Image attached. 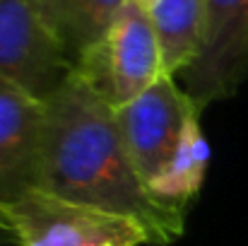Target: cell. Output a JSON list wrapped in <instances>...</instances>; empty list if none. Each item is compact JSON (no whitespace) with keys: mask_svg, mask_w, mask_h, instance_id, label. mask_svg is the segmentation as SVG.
<instances>
[{"mask_svg":"<svg viewBox=\"0 0 248 246\" xmlns=\"http://www.w3.org/2000/svg\"><path fill=\"white\" fill-rule=\"evenodd\" d=\"M150 17L159 36L166 75L181 78L202 46L205 0H155Z\"/></svg>","mask_w":248,"mask_h":246,"instance_id":"obj_10","label":"cell"},{"mask_svg":"<svg viewBox=\"0 0 248 246\" xmlns=\"http://www.w3.org/2000/svg\"><path fill=\"white\" fill-rule=\"evenodd\" d=\"M78 66L99 49L125 0H29Z\"/></svg>","mask_w":248,"mask_h":246,"instance_id":"obj_8","label":"cell"},{"mask_svg":"<svg viewBox=\"0 0 248 246\" xmlns=\"http://www.w3.org/2000/svg\"><path fill=\"white\" fill-rule=\"evenodd\" d=\"M15 246H142L147 230L123 215L51 196L41 188L5 205Z\"/></svg>","mask_w":248,"mask_h":246,"instance_id":"obj_2","label":"cell"},{"mask_svg":"<svg viewBox=\"0 0 248 246\" xmlns=\"http://www.w3.org/2000/svg\"><path fill=\"white\" fill-rule=\"evenodd\" d=\"M104 97L121 109L140 97L164 75V56L150 10L138 0H125L104 44L75 66Z\"/></svg>","mask_w":248,"mask_h":246,"instance_id":"obj_3","label":"cell"},{"mask_svg":"<svg viewBox=\"0 0 248 246\" xmlns=\"http://www.w3.org/2000/svg\"><path fill=\"white\" fill-rule=\"evenodd\" d=\"M138 2H140V5H145V7H147V10H150V5H152V2H155V0H138Z\"/></svg>","mask_w":248,"mask_h":246,"instance_id":"obj_12","label":"cell"},{"mask_svg":"<svg viewBox=\"0 0 248 246\" xmlns=\"http://www.w3.org/2000/svg\"><path fill=\"white\" fill-rule=\"evenodd\" d=\"M248 78V0H205L202 46L181 75L186 94L202 114L229 99Z\"/></svg>","mask_w":248,"mask_h":246,"instance_id":"obj_5","label":"cell"},{"mask_svg":"<svg viewBox=\"0 0 248 246\" xmlns=\"http://www.w3.org/2000/svg\"><path fill=\"white\" fill-rule=\"evenodd\" d=\"M75 70L73 58L29 0H0V78L51 99Z\"/></svg>","mask_w":248,"mask_h":246,"instance_id":"obj_4","label":"cell"},{"mask_svg":"<svg viewBox=\"0 0 248 246\" xmlns=\"http://www.w3.org/2000/svg\"><path fill=\"white\" fill-rule=\"evenodd\" d=\"M39 188L116 213L140 222L155 246L183 234V220L162 210L128 155L116 106L104 92L73 70L58 92L46 99Z\"/></svg>","mask_w":248,"mask_h":246,"instance_id":"obj_1","label":"cell"},{"mask_svg":"<svg viewBox=\"0 0 248 246\" xmlns=\"http://www.w3.org/2000/svg\"><path fill=\"white\" fill-rule=\"evenodd\" d=\"M7 242H17V239H15V230L10 225V217H7L5 208L0 205V244H7Z\"/></svg>","mask_w":248,"mask_h":246,"instance_id":"obj_11","label":"cell"},{"mask_svg":"<svg viewBox=\"0 0 248 246\" xmlns=\"http://www.w3.org/2000/svg\"><path fill=\"white\" fill-rule=\"evenodd\" d=\"M210 162V148L200 126V116H193L183 131V138L166 166L147 183L152 200L169 215L186 220L190 203L198 198Z\"/></svg>","mask_w":248,"mask_h":246,"instance_id":"obj_9","label":"cell"},{"mask_svg":"<svg viewBox=\"0 0 248 246\" xmlns=\"http://www.w3.org/2000/svg\"><path fill=\"white\" fill-rule=\"evenodd\" d=\"M116 111L128 155L145 183H150L171 160L188 121L200 116L193 99L178 84V78L166 73Z\"/></svg>","mask_w":248,"mask_h":246,"instance_id":"obj_6","label":"cell"},{"mask_svg":"<svg viewBox=\"0 0 248 246\" xmlns=\"http://www.w3.org/2000/svg\"><path fill=\"white\" fill-rule=\"evenodd\" d=\"M46 101L0 78V205L39 188Z\"/></svg>","mask_w":248,"mask_h":246,"instance_id":"obj_7","label":"cell"}]
</instances>
